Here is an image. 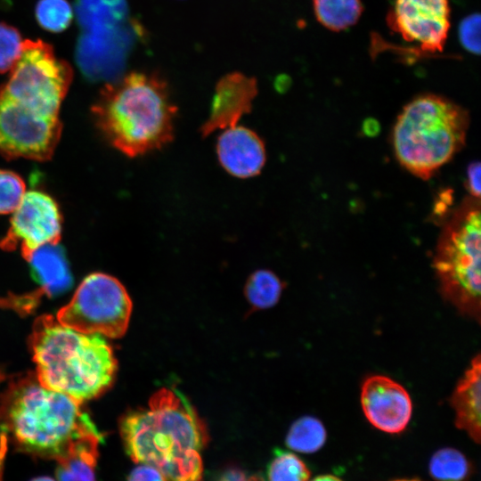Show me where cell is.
<instances>
[{"mask_svg":"<svg viewBox=\"0 0 481 481\" xmlns=\"http://www.w3.org/2000/svg\"><path fill=\"white\" fill-rule=\"evenodd\" d=\"M119 429L132 461L154 467L165 481H203L200 452L208 441L207 428L176 389L154 393L146 409L123 417Z\"/></svg>","mask_w":481,"mask_h":481,"instance_id":"6da1fadb","label":"cell"},{"mask_svg":"<svg viewBox=\"0 0 481 481\" xmlns=\"http://www.w3.org/2000/svg\"><path fill=\"white\" fill-rule=\"evenodd\" d=\"M0 423L19 451L55 461L81 443L102 439L82 403L44 387L35 373L12 379L1 394Z\"/></svg>","mask_w":481,"mask_h":481,"instance_id":"7a4b0ae2","label":"cell"},{"mask_svg":"<svg viewBox=\"0 0 481 481\" xmlns=\"http://www.w3.org/2000/svg\"><path fill=\"white\" fill-rule=\"evenodd\" d=\"M29 344L37 380L79 403L99 396L114 379L117 362L104 336L77 331L43 314L33 323Z\"/></svg>","mask_w":481,"mask_h":481,"instance_id":"3957f363","label":"cell"},{"mask_svg":"<svg viewBox=\"0 0 481 481\" xmlns=\"http://www.w3.org/2000/svg\"><path fill=\"white\" fill-rule=\"evenodd\" d=\"M108 141L129 157L162 148L173 139L176 107L167 84L133 72L107 83L92 109Z\"/></svg>","mask_w":481,"mask_h":481,"instance_id":"277c9868","label":"cell"},{"mask_svg":"<svg viewBox=\"0 0 481 481\" xmlns=\"http://www.w3.org/2000/svg\"><path fill=\"white\" fill-rule=\"evenodd\" d=\"M468 111L454 102L426 94L408 102L398 115L392 144L398 162L427 180L464 146Z\"/></svg>","mask_w":481,"mask_h":481,"instance_id":"5b68a950","label":"cell"},{"mask_svg":"<svg viewBox=\"0 0 481 481\" xmlns=\"http://www.w3.org/2000/svg\"><path fill=\"white\" fill-rule=\"evenodd\" d=\"M480 203L469 196L445 222L433 265L444 298L480 321Z\"/></svg>","mask_w":481,"mask_h":481,"instance_id":"8992f818","label":"cell"},{"mask_svg":"<svg viewBox=\"0 0 481 481\" xmlns=\"http://www.w3.org/2000/svg\"><path fill=\"white\" fill-rule=\"evenodd\" d=\"M81 33L75 59L84 77L92 82L118 79L135 45L143 36L126 0H102L77 15Z\"/></svg>","mask_w":481,"mask_h":481,"instance_id":"52a82bcc","label":"cell"},{"mask_svg":"<svg viewBox=\"0 0 481 481\" xmlns=\"http://www.w3.org/2000/svg\"><path fill=\"white\" fill-rule=\"evenodd\" d=\"M0 94L44 116L58 118L72 80L70 66L41 40L22 42L21 53Z\"/></svg>","mask_w":481,"mask_h":481,"instance_id":"ba28073f","label":"cell"},{"mask_svg":"<svg viewBox=\"0 0 481 481\" xmlns=\"http://www.w3.org/2000/svg\"><path fill=\"white\" fill-rule=\"evenodd\" d=\"M131 310L123 285L112 276L94 273L84 279L56 320L79 332L116 338L125 334Z\"/></svg>","mask_w":481,"mask_h":481,"instance_id":"9c48e42d","label":"cell"},{"mask_svg":"<svg viewBox=\"0 0 481 481\" xmlns=\"http://www.w3.org/2000/svg\"><path fill=\"white\" fill-rule=\"evenodd\" d=\"M61 131L58 118L36 113L0 94V154L4 158L46 160Z\"/></svg>","mask_w":481,"mask_h":481,"instance_id":"30bf717a","label":"cell"},{"mask_svg":"<svg viewBox=\"0 0 481 481\" xmlns=\"http://www.w3.org/2000/svg\"><path fill=\"white\" fill-rule=\"evenodd\" d=\"M12 213L11 226L0 240L1 249L13 250L20 247L27 260L39 247L59 243L61 214L55 201L47 194L37 191L26 192Z\"/></svg>","mask_w":481,"mask_h":481,"instance_id":"8fae6325","label":"cell"},{"mask_svg":"<svg viewBox=\"0 0 481 481\" xmlns=\"http://www.w3.org/2000/svg\"><path fill=\"white\" fill-rule=\"evenodd\" d=\"M387 24L420 51L441 52L450 29L449 0H395Z\"/></svg>","mask_w":481,"mask_h":481,"instance_id":"7c38bea8","label":"cell"},{"mask_svg":"<svg viewBox=\"0 0 481 481\" xmlns=\"http://www.w3.org/2000/svg\"><path fill=\"white\" fill-rule=\"evenodd\" d=\"M361 404L368 421L386 433L402 432L412 417V403L407 390L383 375H373L363 381Z\"/></svg>","mask_w":481,"mask_h":481,"instance_id":"4fadbf2b","label":"cell"},{"mask_svg":"<svg viewBox=\"0 0 481 481\" xmlns=\"http://www.w3.org/2000/svg\"><path fill=\"white\" fill-rule=\"evenodd\" d=\"M257 86L254 78L234 72L224 77L216 87L210 114L201 127L204 136L217 129L236 126L250 112Z\"/></svg>","mask_w":481,"mask_h":481,"instance_id":"5bb4252c","label":"cell"},{"mask_svg":"<svg viewBox=\"0 0 481 481\" xmlns=\"http://www.w3.org/2000/svg\"><path fill=\"white\" fill-rule=\"evenodd\" d=\"M216 152L220 164L229 174L239 178L257 175L265 163L263 141L244 126L226 128L219 136Z\"/></svg>","mask_w":481,"mask_h":481,"instance_id":"9a60e30c","label":"cell"},{"mask_svg":"<svg viewBox=\"0 0 481 481\" xmlns=\"http://www.w3.org/2000/svg\"><path fill=\"white\" fill-rule=\"evenodd\" d=\"M481 357L477 354L457 383L451 397L455 424L474 442H480Z\"/></svg>","mask_w":481,"mask_h":481,"instance_id":"2e32d148","label":"cell"},{"mask_svg":"<svg viewBox=\"0 0 481 481\" xmlns=\"http://www.w3.org/2000/svg\"><path fill=\"white\" fill-rule=\"evenodd\" d=\"M29 262L41 290L53 297L67 290L72 282L68 261L59 243L45 244L31 253Z\"/></svg>","mask_w":481,"mask_h":481,"instance_id":"e0dca14e","label":"cell"},{"mask_svg":"<svg viewBox=\"0 0 481 481\" xmlns=\"http://www.w3.org/2000/svg\"><path fill=\"white\" fill-rule=\"evenodd\" d=\"M102 439L77 444L56 461L58 481H95L98 448Z\"/></svg>","mask_w":481,"mask_h":481,"instance_id":"ac0fdd59","label":"cell"},{"mask_svg":"<svg viewBox=\"0 0 481 481\" xmlns=\"http://www.w3.org/2000/svg\"><path fill=\"white\" fill-rule=\"evenodd\" d=\"M314 9L322 25L340 31L357 22L363 5L361 0H314Z\"/></svg>","mask_w":481,"mask_h":481,"instance_id":"d6986e66","label":"cell"},{"mask_svg":"<svg viewBox=\"0 0 481 481\" xmlns=\"http://www.w3.org/2000/svg\"><path fill=\"white\" fill-rule=\"evenodd\" d=\"M326 441V430L322 423L312 416L297 420L290 427L287 446L296 452L311 453L321 449Z\"/></svg>","mask_w":481,"mask_h":481,"instance_id":"ffe728a7","label":"cell"},{"mask_svg":"<svg viewBox=\"0 0 481 481\" xmlns=\"http://www.w3.org/2000/svg\"><path fill=\"white\" fill-rule=\"evenodd\" d=\"M429 472L436 481H464L469 476V464L458 450L443 448L432 456Z\"/></svg>","mask_w":481,"mask_h":481,"instance_id":"44dd1931","label":"cell"},{"mask_svg":"<svg viewBox=\"0 0 481 481\" xmlns=\"http://www.w3.org/2000/svg\"><path fill=\"white\" fill-rule=\"evenodd\" d=\"M281 282L270 271L254 273L246 284V297L256 308H267L278 301L281 293Z\"/></svg>","mask_w":481,"mask_h":481,"instance_id":"7402d4cb","label":"cell"},{"mask_svg":"<svg viewBox=\"0 0 481 481\" xmlns=\"http://www.w3.org/2000/svg\"><path fill=\"white\" fill-rule=\"evenodd\" d=\"M268 481H309L310 471L296 454L277 451L267 470Z\"/></svg>","mask_w":481,"mask_h":481,"instance_id":"603a6c76","label":"cell"},{"mask_svg":"<svg viewBox=\"0 0 481 481\" xmlns=\"http://www.w3.org/2000/svg\"><path fill=\"white\" fill-rule=\"evenodd\" d=\"M73 12L66 0H39L36 17L39 25L51 32H61L71 22Z\"/></svg>","mask_w":481,"mask_h":481,"instance_id":"cb8c5ba5","label":"cell"},{"mask_svg":"<svg viewBox=\"0 0 481 481\" xmlns=\"http://www.w3.org/2000/svg\"><path fill=\"white\" fill-rule=\"evenodd\" d=\"M23 180L15 173L0 170V214L12 213L25 192Z\"/></svg>","mask_w":481,"mask_h":481,"instance_id":"d4e9b609","label":"cell"},{"mask_svg":"<svg viewBox=\"0 0 481 481\" xmlns=\"http://www.w3.org/2000/svg\"><path fill=\"white\" fill-rule=\"evenodd\" d=\"M22 42L17 29L0 23V73L13 68L20 56Z\"/></svg>","mask_w":481,"mask_h":481,"instance_id":"484cf974","label":"cell"},{"mask_svg":"<svg viewBox=\"0 0 481 481\" xmlns=\"http://www.w3.org/2000/svg\"><path fill=\"white\" fill-rule=\"evenodd\" d=\"M459 38L461 45L468 52L480 53V15L473 13L465 17L459 25Z\"/></svg>","mask_w":481,"mask_h":481,"instance_id":"4316f807","label":"cell"},{"mask_svg":"<svg viewBox=\"0 0 481 481\" xmlns=\"http://www.w3.org/2000/svg\"><path fill=\"white\" fill-rule=\"evenodd\" d=\"M127 481H165V479L162 474L154 467L141 464L131 471Z\"/></svg>","mask_w":481,"mask_h":481,"instance_id":"83f0119b","label":"cell"},{"mask_svg":"<svg viewBox=\"0 0 481 481\" xmlns=\"http://www.w3.org/2000/svg\"><path fill=\"white\" fill-rule=\"evenodd\" d=\"M466 186L470 196L475 199L480 198V163L471 162L467 168Z\"/></svg>","mask_w":481,"mask_h":481,"instance_id":"f1b7e54d","label":"cell"},{"mask_svg":"<svg viewBox=\"0 0 481 481\" xmlns=\"http://www.w3.org/2000/svg\"><path fill=\"white\" fill-rule=\"evenodd\" d=\"M246 474L236 468L225 469L218 477L217 481H248Z\"/></svg>","mask_w":481,"mask_h":481,"instance_id":"f546056e","label":"cell"},{"mask_svg":"<svg viewBox=\"0 0 481 481\" xmlns=\"http://www.w3.org/2000/svg\"><path fill=\"white\" fill-rule=\"evenodd\" d=\"M8 438L6 434L2 431L0 434V481H3L4 461L7 452Z\"/></svg>","mask_w":481,"mask_h":481,"instance_id":"4dcf8cb0","label":"cell"},{"mask_svg":"<svg viewBox=\"0 0 481 481\" xmlns=\"http://www.w3.org/2000/svg\"><path fill=\"white\" fill-rule=\"evenodd\" d=\"M379 129L378 123L373 119H369L364 123L363 131L366 135H374Z\"/></svg>","mask_w":481,"mask_h":481,"instance_id":"1f68e13d","label":"cell"},{"mask_svg":"<svg viewBox=\"0 0 481 481\" xmlns=\"http://www.w3.org/2000/svg\"><path fill=\"white\" fill-rule=\"evenodd\" d=\"M311 481H342V480L333 475H322V476L316 477Z\"/></svg>","mask_w":481,"mask_h":481,"instance_id":"d6a6232c","label":"cell"},{"mask_svg":"<svg viewBox=\"0 0 481 481\" xmlns=\"http://www.w3.org/2000/svg\"><path fill=\"white\" fill-rule=\"evenodd\" d=\"M30 481H55V480H53L52 477H39L33 478Z\"/></svg>","mask_w":481,"mask_h":481,"instance_id":"836d02e7","label":"cell"},{"mask_svg":"<svg viewBox=\"0 0 481 481\" xmlns=\"http://www.w3.org/2000/svg\"><path fill=\"white\" fill-rule=\"evenodd\" d=\"M248 481H264V479L260 476H252L249 478Z\"/></svg>","mask_w":481,"mask_h":481,"instance_id":"e575fe53","label":"cell"},{"mask_svg":"<svg viewBox=\"0 0 481 481\" xmlns=\"http://www.w3.org/2000/svg\"><path fill=\"white\" fill-rule=\"evenodd\" d=\"M394 481H420L419 479H397V480H394Z\"/></svg>","mask_w":481,"mask_h":481,"instance_id":"d590c367","label":"cell"}]
</instances>
